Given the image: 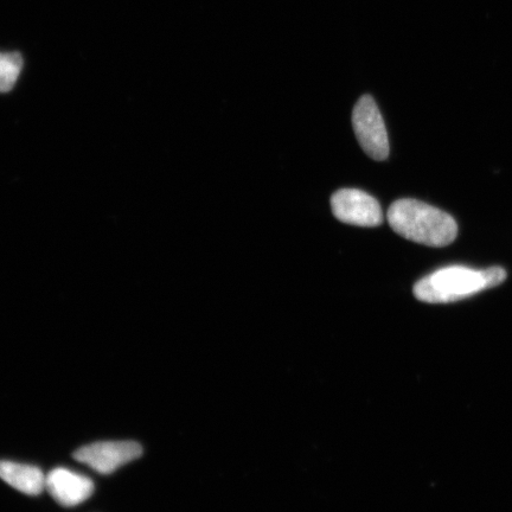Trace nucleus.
<instances>
[{
	"instance_id": "f03ea898",
	"label": "nucleus",
	"mask_w": 512,
	"mask_h": 512,
	"mask_svg": "<svg viewBox=\"0 0 512 512\" xmlns=\"http://www.w3.org/2000/svg\"><path fill=\"white\" fill-rule=\"evenodd\" d=\"M507 280V271L502 267L488 270H472L463 266H451L427 275L413 288L416 299L428 304L459 302L475 294L496 287Z\"/></svg>"
},
{
	"instance_id": "20e7f679",
	"label": "nucleus",
	"mask_w": 512,
	"mask_h": 512,
	"mask_svg": "<svg viewBox=\"0 0 512 512\" xmlns=\"http://www.w3.org/2000/svg\"><path fill=\"white\" fill-rule=\"evenodd\" d=\"M142 454L143 447L136 441H101L79 448L74 458L101 475H110L119 467L142 457Z\"/></svg>"
},
{
	"instance_id": "423d86ee",
	"label": "nucleus",
	"mask_w": 512,
	"mask_h": 512,
	"mask_svg": "<svg viewBox=\"0 0 512 512\" xmlns=\"http://www.w3.org/2000/svg\"><path fill=\"white\" fill-rule=\"evenodd\" d=\"M46 488L57 503L69 508L87 501L93 495L94 483L80 473L57 467L47 476Z\"/></svg>"
},
{
	"instance_id": "39448f33",
	"label": "nucleus",
	"mask_w": 512,
	"mask_h": 512,
	"mask_svg": "<svg viewBox=\"0 0 512 512\" xmlns=\"http://www.w3.org/2000/svg\"><path fill=\"white\" fill-rule=\"evenodd\" d=\"M336 219L360 227H377L383 223L380 203L362 190L342 189L331 197Z\"/></svg>"
},
{
	"instance_id": "7ed1b4c3",
	"label": "nucleus",
	"mask_w": 512,
	"mask_h": 512,
	"mask_svg": "<svg viewBox=\"0 0 512 512\" xmlns=\"http://www.w3.org/2000/svg\"><path fill=\"white\" fill-rule=\"evenodd\" d=\"M352 125L358 143L364 152L377 162L387 159L389 156V140L386 125L371 95H364L354 108Z\"/></svg>"
},
{
	"instance_id": "f257e3e1",
	"label": "nucleus",
	"mask_w": 512,
	"mask_h": 512,
	"mask_svg": "<svg viewBox=\"0 0 512 512\" xmlns=\"http://www.w3.org/2000/svg\"><path fill=\"white\" fill-rule=\"evenodd\" d=\"M388 222L402 238L430 247L451 245L458 235V224L450 214L408 198L390 206Z\"/></svg>"
},
{
	"instance_id": "6e6552de",
	"label": "nucleus",
	"mask_w": 512,
	"mask_h": 512,
	"mask_svg": "<svg viewBox=\"0 0 512 512\" xmlns=\"http://www.w3.org/2000/svg\"><path fill=\"white\" fill-rule=\"evenodd\" d=\"M23 68L19 53H0V93H8L16 86Z\"/></svg>"
},
{
	"instance_id": "0eeeda50",
	"label": "nucleus",
	"mask_w": 512,
	"mask_h": 512,
	"mask_svg": "<svg viewBox=\"0 0 512 512\" xmlns=\"http://www.w3.org/2000/svg\"><path fill=\"white\" fill-rule=\"evenodd\" d=\"M0 478L25 495L38 496L46 489L47 477L40 467L0 460Z\"/></svg>"
}]
</instances>
